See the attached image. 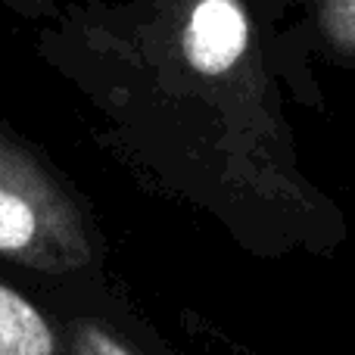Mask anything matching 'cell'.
Listing matches in <instances>:
<instances>
[{
    "mask_svg": "<svg viewBox=\"0 0 355 355\" xmlns=\"http://www.w3.org/2000/svg\"><path fill=\"white\" fill-rule=\"evenodd\" d=\"M327 28L340 47L355 50V0H334V10H327Z\"/></svg>",
    "mask_w": 355,
    "mask_h": 355,
    "instance_id": "cell-3",
    "label": "cell"
},
{
    "mask_svg": "<svg viewBox=\"0 0 355 355\" xmlns=\"http://www.w3.org/2000/svg\"><path fill=\"white\" fill-rule=\"evenodd\" d=\"M66 355H178L153 331L94 287L56 318Z\"/></svg>",
    "mask_w": 355,
    "mask_h": 355,
    "instance_id": "cell-2",
    "label": "cell"
},
{
    "mask_svg": "<svg viewBox=\"0 0 355 355\" xmlns=\"http://www.w3.org/2000/svg\"><path fill=\"white\" fill-rule=\"evenodd\" d=\"M221 349H225V355H259V352L246 349V346L234 343V340H227V337H221Z\"/></svg>",
    "mask_w": 355,
    "mask_h": 355,
    "instance_id": "cell-5",
    "label": "cell"
},
{
    "mask_svg": "<svg viewBox=\"0 0 355 355\" xmlns=\"http://www.w3.org/2000/svg\"><path fill=\"white\" fill-rule=\"evenodd\" d=\"M31 355H66V349H62V340H60V327H56V334H50V337L44 340V343L37 346Z\"/></svg>",
    "mask_w": 355,
    "mask_h": 355,
    "instance_id": "cell-4",
    "label": "cell"
},
{
    "mask_svg": "<svg viewBox=\"0 0 355 355\" xmlns=\"http://www.w3.org/2000/svg\"><path fill=\"white\" fill-rule=\"evenodd\" d=\"M0 256L56 277H91L100 234L81 200L19 137L0 128Z\"/></svg>",
    "mask_w": 355,
    "mask_h": 355,
    "instance_id": "cell-1",
    "label": "cell"
}]
</instances>
